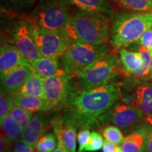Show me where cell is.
I'll use <instances>...</instances> for the list:
<instances>
[{"label": "cell", "instance_id": "7c38bea8", "mask_svg": "<svg viewBox=\"0 0 152 152\" xmlns=\"http://www.w3.org/2000/svg\"><path fill=\"white\" fill-rule=\"evenodd\" d=\"M11 36L14 46L30 63L42 56L34 42L28 23H16L11 28Z\"/></svg>", "mask_w": 152, "mask_h": 152}, {"label": "cell", "instance_id": "5b68a950", "mask_svg": "<svg viewBox=\"0 0 152 152\" xmlns=\"http://www.w3.org/2000/svg\"><path fill=\"white\" fill-rule=\"evenodd\" d=\"M107 54L106 44L73 42L60 56L61 67L65 73L75 76Z\"/></svg>", "mask_w": 152, "mask_h": 152}, {"label": "cell", "instance_id": "83f0119b", "mask_svg": "<svg viewBox=\"0 0 152 152\" xmlns=\"http://www.w3.org/2000/svg\"><path fill=\"white\" fill-rule=\"evenodd\" d=\"M9 115L23 129L27 126L28 123L33 116V113L27 111V110L19 107L16 105H14Z\"/></svg>", "mask_w": 152, "mask_h": 152}, {"label": "cell", "instance_id": "d6a6232c", "mask_svg": "<svg viewBox=\"0 0 152 152\" xmlns=\"http://www.w3.org/2000/svg\"><path fill=\"white\" fill-rule=\"evenodd\" d=\"M13 152H35V149L22 139L14 143Z\"/></svg>", "mask_w": 152, "mask_h": 152}, {"label": "cell", "instance_id": "d6986e66", "mask_svg": "<svg viewBox=\"0 0 152 152\" xmlns=\"http://www.w3.org/2000/svg\"><path fill=\"white\" fill-rule=\"evenodd\" d=\"M79 9L101 14L109 19L113 18V9L107 0H68Z\"/></svg>", "mask_w": 152, "mask_h": 152}, {"label": "cell", "instance_id": "4fadbf2b", "mask_svg": "<svg viewBox=\"0 0 152 152\" xmlns=\"http://www.w3.org/2000/svg\"><path fill=\"white\" fill-rule=\"evenodd\" d=\"M33 73L30 66H19L5 75H1V89L13 95L20 92Z\"/></svg>", "mask_w": 152, "mask_h": 152}, {"label": "cell", "instance_id": "2e32d148", "mask_svg": "<svg viewBox=\"0 0 152 152\" xmlns=\"http://www.w3.org/2000/svg\"><path fill=\"white\" fill-rule=\"evenodd\" d=\"M30 64L34 73L44 80L65 73L58 64V58L42 56L33 61Z\"/></svg>", "mask_w": 152, "mask_h": 152}, {"label": "cell", "instance_id": "836d02e7", "mask_svg": "<svg viewBox=\"0 0 152 152\" xmlns=\"http://www.w3.org/2000/svg\"><path fill=\"white\" fill-rule=\"evenodd\" d=\"M146 134H147V144L145 152H152V124L146 123Z\"/></svg>", "mask_w": 152, "mask_h": 152}, {"label": "cell", "instance_id": "f1b7e54d", "mask_svg": "<svg viewBox=\"0 0 152 152\" xmlns=\"http://www.w3.org/2000/svg\"><path fill=\"white\" fill-rule=\"evenodd\" d=\"M104 139L103 136L99 132L96 131H92L90 134V140L86 148L85 149V151H96L103 148L104 146Z\"/></svg>", "mask_w": 152, "mask_h": 152}, {"label": "cell", "instance_id": "5bb4252c", "mask_svg": "<svg viewBox=\"0 0 152 152\" xmlns=\"http://www.w3.org/2000/svg\"><path fill=\"white\" fill-rule=\"evenodd\" d=\"M30 66L31 64L14 45H3L0 49V73L1 75L19 66Z\"/></svg>", "mask_w": 152, "mask_h": 152}, {"label": "cell", "instance_id": "f35d334b", "mask_svg": "<svg viewBox=\"0 0 152 152\" xmlns=\"http://www.w3.org/2000/svg\"><path fill=\"white\" fill-rule=\"evenodd\" d=\"M150 78H151V80H152V76H151V77H150Z\"/></svg>", "mask_w": 152, "mask_h": 152}, {"label": "cell", "instance_id": "74e56055", "mask_svg": "<svg viewBox=\"0 0 152 152\" xmlns=\"http://www.w3.org/2000/svg\"><path fill=\"white\" fill-rule=\"evenodd\" d=\"M152 76V58H151V64H150V77Z\"/></svg>", "mask_w": 152, "mask_h": 152}, {"label": "cell", "instance_id": "ac0fdd59", "mask_svg": "<svg viewBox=\"0 0 152 152\" xmlns=\"http://www.w3.org/2000/svg\"><path fill=\"white\" fill-rule=\"evenodd\" d=\"M14 102L15 105L33 114L37 112L52 111L51 106L44 98L17 93L14 94Z\"/></svg>", "mask_w": 152, "mask_h": 152}, {"label": "cell", "instance_id": "6da1fadb", "mask_svg": "<svg viewBox=\"0 0 152 152\" xmlns=\"http://www.w3.org/2000/svg\"><path fill=\"white\" fill-rule=\"evenodd\" d=\"M121 98L118 85L109 84L81 91L72 103L59 113L64 122L77 129H90Z\"/></svg>", "mask_w": 152, "mask_h": 152}, {"label": "cell", "instance_id": "3957f363", "mask_svg": "<svg viewBox=\"0 0 152 152\" xmlns=\"http://www.w3.org/2000/svg\"><path fill=\"white\" fill-rule=\"evenodd\" d=\"M151 27L152 12H118L112 20L110 43L115 48L128 47Z\"/></svg>", "mask_w": 152, "mask_h": 152}, {"label": "cell", "instance_id": "e0dca14e", "mask_svg": "<svg viewBox=\"0 0 152 152\" xmlns=\"http://www.w3.org/2000/svg\"><path fill=\"white\" fill-rule=\"evenodd\" d=\"M145 124L140 125L124 138L120 146L122 152H145L147 144Z\"/></svg>", "mask_w": 152, "mask_h": 152}, {"label": "cell", "instance_id": "9a60e30c", "mask_svg": "<svg viewBox=\"0 0 152 152\" xmlns=\"http://www.w3.org/2000/svg\"><path fill=\"white\" fill-rule=\"evenodd\" d=\"M54 132L58 143L67 152H76V140L77 138V129L73 125L64 122L58 116L53 126Z\"/></svg>", "mask_w": 152, "mask_h": 152}, {"label": "cell", "instance_id": "e575fe53", "mask_svg": "<svg viewBox=\"0 0 152 152\" xmlns=\"http://www.w3.org/2000/svg\"><path fill=\"white\" fill-rule=\"evenodd\" d=\"M103 152H122L118 144L111 143L105 140L103 146Z\"/></svg>", "mask_w": 152, "mask_h": 152}, {"label": "cell", "instance_id": "ffe728a7", "mask_svg": "<svg viewBox=\"0 0 152 152\" xmlns=\"http://www.w3.org/2000/svg\"><path fill=\"white\" fill-rule=\"evenodd\" d=\"M1 134L11 144L15 143L22 137L23 129L10 115H7L1 122Z\"/></svg>", "mask_w": 152, "mask_h": 152}, {"label": "cell", "instance_id": "4dcf8cb0", "mask_svg": "<svg viewBox=\"0 0 152 152\" xmlns=\"http://www.w3.org/2000/svg\"><path fill=\"white\" fill-rule=\"evenodd\" d=\"M90 129H81L77 134V140L78 142V151L77 152H84L90 137Z\"/></svg>", "mask_w": 152, "mask_h": 152}, {"label": "cell", "instance_id": "d4e9b609", "mask_svg": "<svg viewBox=\"0 0 152 152\" xmlns=\"http://www.w3.org/2000/svg\"><path fill=\"white\" fill-rule=\"evenodd\" d=\"M14 95L1 89L0 93V122L9 115L14 106Z\"/></svg>", "mask_w": 152, "mask_h": 152}, {"label": "cell", "instance_id": "30bf717a", "mask_svg": "<svg viewBox=\"0 0 152 152\" xmlns=\"http://www.w3.org/2000/svg\"><path fill=\"white\" fill-rule=\"evenodd\" d=\"M30 33L42 56L58 58L66 52L72 42L62 31L43 29L35 25L30 26Z\"/></svg>", "mask_w": 152, "mask_h": 152}, {"label": "cell", "instance_id": "52a82bcc", "mask_svg": "<svg viewBox=\"0 0 152 152\" xmlns=\"http://www.w3.org/2000/svg\"><path fill=\"white\" fill-rule=\"evenodd\" d=\"M68 0H40L31 14L35 26L52 31H62L69 21Z\"/></svg>", "mask_w": 152, "mask_h": 152}, {"label": "cell", "instance_id": "603a6c76", "mask_svg": "<svg viewBox=\"0 0 152 152\" xmlns=\"http://www.w3.org/2000/svg\"><path fill=\"white\" fill-rule=\"evenodd\" d=\"M128 10L136 12H152L151 0H113Z\"/></svg>", "mask_w": 152, "mask_h": 152}, {"label": "cell", "instance_id": "1f68e13d", "mask_svg": "<svg viewBox=\"0 0 152 152\" xmlns=\"http://www.w3.org/2000/svg\"><path fill=\"white\" fill-rule=\"evenodd\" d=\"M140 42L141 45L146 47L152 55V27L148 29L142 35Z\"/></svg>", "mask_w": 152, "mask_h": 152}, {"label": "cell", "instance_id": "8d00e7d4", "mask_svg": "<svg viewBox=\"0 0 152 152\" xmlns=\"http://www.w3.org/2000/svg\"><path fill=\"white\" fill-rule=\"evenodd\" d=\"M53 152H67V151H66V150L64 149L61 146V144L59 143H58L56 149H55Z\"/></svg>", "mask_w": 152, "mask_h": 152}, {"label": "cell", "instance_id": "f546056e", "mask_svg": "<svg viewBox=\"0 0 152 152\" xmlns=\"http://www.w3.org/2000/svg\"><path fill=\"white\" fill-rule=\"evenodd\" d=\"M3 1L9 9L20 11L30 8L35 0H3Z\"/></svg>", "mask_w": 152, "mask_h": 152}, {"label": "cell", "instance_id": "277c9868", "mask_svg": "<svg viewBox=\"0 0 152 152\" xmlns=\"http://www.w3.org/2000/svg\"><path fill=\"white\" fill-rule=\"evenodd\" d=\"M121 73V66L117 56L107 54L99 60L75 75L80 90L109 85Z\"/></svg>", "mask_w": 152, "mask_h": 152}, {"label": "cell", "instance_id": "cb8c5ba5", "mask_svg": "<svg viewBox=\"0 0 152 152\" xmlns=\"http://www.w3.org/2000/svg\"><path fill=\"white\" fill-rule=\"evenodd\" d=\"M138 52L142 56V66L141 68L134 71L132 75L138 77H144L150 75V64H151L152 55L149 51L142 45L139 47Z\"/></svg>", "mask_w": 152, "mask_h": 152}, {"label": "cell", "instance_id": "44dd1931", "mask_svg": "<svg viewBox=\"0 0 152 152\" xmlns=\"http://www.w3.org/2000/svg\"><path fill=\"white\" fill-rule=\"evenodd\" d=\"M120 57L123 68L127 73L132 74L142 66V58L139 52H130L125 49L120 50Z\"/></svg>", "mask_w": 152, "mask_h": 152}, {"label": "cell", "instance_id": "9c48e42d", "mask_svg": "<svg viewBox=\"0 0 152 152\" xmlns=\"http://www.w3.org/2000/svg\"><path fill=\"white\" fill-rule=\"evenodd\" d=\"M147 123L139 110L128 104L116 102L101 115L95 126L101 128L106 125H114L127 133Z\"/></svg>", "mask_w": 152, "mask_h": 152}, {"label": "cell", "instance_id": "484cf974", "mask_svg": "<svg viewBox=\"0 0 152 152\" xmlns=\"http://www.w3.org/2000/svg\"><path fill=\"white\" fill-rule=\"evenodd\" d=\"M56 137L54 133H49L42 137L36 144L35 150L37 152H53L56 149Z\"/></svg>", "mask_w": 152, "mask_h": 152}, {"label": "cell", "instance_id": "8992f818", "mask_svg": "<svg viewBox=\"0 0 152 152\" xmlns=\"http://www.w3.org/2000/svg\"><path fill=\"white\" fill-rule=\"evenodd\" d=\"M80 92L75 76L64 73L44 80V98L52 111L60 112L70 105Z\"/></svg>", "mask_w": 152, "mask_h": 152}, {"label": "cell", "instance_id": "7a4b0ae2", "mask_svg": "<svg viewBox=\"0 0 152 152\" xmlns=\"http://www.w3.org/2000/svg\"><path fill=\"white\" fill-rule=\"evenodd\" d=\"M109 21L110 19L102 15L79 9L62 32L72 43L106 44L110 39Z\"/></svg>", "mask_w": 152, "mask_h": 152}, {"label": "cell", "instance_id": "8fae6325", "mask_svg": "<svg viewBox=\"0 0 152 152\" xmlns=\"http://www.w3.org/2000/svg\"><path fill=\"white\" fill-rule=\"evenodd\" d=\"M59 114L55 111L37 112L33 114L27 126L23 129L21 139L35 149L36 144L47 130L53 128Z\"/></svg>", "mask_w": 152, "mask_h": 152}, {"label": "cell", "instance_id": "d590c367", "mask_svg": "<svg viewBox=\"0 0 152 152\" xmlns=\"http://www.w3.org/2000/svg\"><path fill=\"white\" fill-rule=\"evenodd\" d=\"M10 142L5 137L3 134H1V138H0V152H8L11 145Z\"/></svg>", "mask_w": 152, "mask_h": 152}, {"label": "cell", "instance_id": "4316f807", "mask_svg": "<svg viewBox=\"0 0 152 152\" xmlns=\"http://www.w3.org/2000/svg\"><path fill=\"white\" fill-rule=\"evenodd\" d=\"M102 135L106 141L115 144H120L124 140L121 129L114 125H106V126L101 128Z\"/></svg>", "mask_w": 152, "mask_h": 152}, {"label": "cell", "instance_id": "60d3db41", "mask_svg": "<svg viewBox=\"0 0 152 152\" xmlns=\"http://www.w3.org/2000/svg\"><path fill=\"white\" fill-rule=\"evenodd\" d=\"M151 1H152V0H151Z\"/></svg>", "mask_w": 152, "mask_h": 152}, {"label": "cell", "instance_id": "7402d4cb", "mask_svg": "<svg viewBox=\"0 0 152 152\" xmlns=\"http://www.w3.org/2000/svg\"><path fill=\"white\" fill-rule=\"evenodd\" d=\"M18 93L44 98V79L33 71L32 75Z\"/></svg>", "mask_w": 152, "mask_h": 152}, {"label": "cell", "instance_id": "ab89813d", "mask_svg": "<svg viewBox=\"0 0 152 152\" xmlns=\"http://www.w3.org/2000/svg\"><path fill=\"white\" fill-rule=\"evenodd\" d=\"M8 152H11V151H8Z\"/></svg>", "mask_w": 152, "mask_h": 152}, {"label": "cell", "instance_id": "ba28073f", "mask_svg": "<svg viewBox=\"0 0 152 152\" xmlns=\"http://www.w3.org/2000/svg\"><path fill=\"white\" fill-rule=\"evenodd\" d=\"M118 87L121 102L139 110L147 123L152 124V83L126 77Z\"/></svg>", "mask_w": 152, "mask_h": 152}]
</instances>
